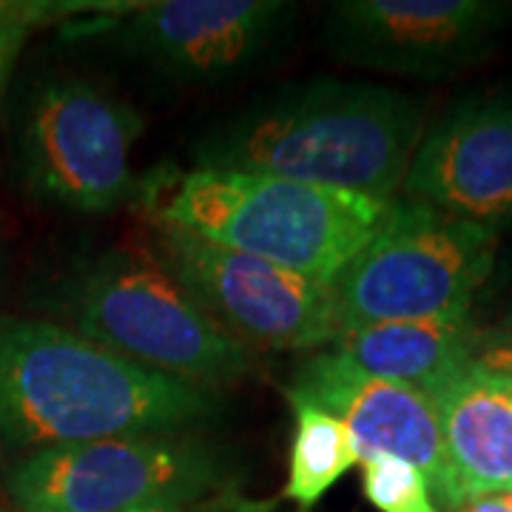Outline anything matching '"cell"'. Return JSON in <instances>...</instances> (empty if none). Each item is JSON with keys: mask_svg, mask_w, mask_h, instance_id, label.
<instances>
[{"mask_svg": "<svg viewBox=\"0 0 512 512\" xmlns=\"http://www.w3.org/2000/svg\"><path fill=\"white\" fill-rule=\"evenodd\" d=\"M424 103L393 86L302 77L254 94L191 143L194 168L271 174L390 202L424 137Z\"/></svg>", "mask_w": 512, "mask_h": 512, "instance_id": "1", "label": "cell"}, {"mask_svg": "<svg viewBox=\"0 0 512 512\" xmlns=\"http://www.w3.org/2000/svg\"><path fill=\"white\" fill-rule=\"evenodd\" d=\"M214 387L137 365L49 319L0 316V453L191 433L220 416Z\"/></svg>", "mask_w": 512, "mask_h": 512, "instance_id": "2", "label": "cell"}, {"mask_svg": "<svg viewBox=\"0 0 512 512\" xmlns=\"http://www.w3.org/2000/svg\"><path fill=\"white\" fill-rule=\"evenodd\" d=\"M151 222L171 225L333 285L382 228L390 202L271 174H154L143 185Z\"/></svg>", "mask_w": 512, "mask_h": 512, "instance_id": "3", "label": "cell"}, {"mask_svg": "<svg viewBox=\"0 0 512 512\" xmlns=\"http://www.w3.org/2000/svg\"><path fill=\"white\" fill-rule=\"evenodd\" d=\"M74 333L137 365L220 390L254 370L251 348L202 311L151 245L106 248L69 285Z\"/></svg>", "mask_w": 512, "mask_h": 512, "instance_id": "4", "label": "cell"}, {"mask_svg": "<svg viewBox=\"0 0 512 512\" xmlns=\"http://www.w3.org/2000/svg\"><path fill=\"white\" fill-rule=\"evenodd\" d=\"M498 256V234L410 200H393L376 237L330 285L339 330L470 316Z\"/></svg>", "mask_w": 512, "mask_h": 512, "instance_id": "5", "label": "cell"}, {"mask_svg": "<svg viewBox=\"0 0 512 512\" xmlns=\"http://www.w3.org/2000/svg\"><path fill=\"white\" fill-rule=\"evenodd\" d=\"M228 487V461L194 433L37 450L12 458L3 476V495L18 512H185Z\"/></svg>", "mask_w": 512, "mask_h": 512, "instance_id": "6", "label": "cell"}, {"mask_svg": "<svg viewBox=\"0 0 512 512\" xmlns=\"http://www.w3.org/2000/svg\"><path fill=\"white\" fill-rule=\"evenodd\" d=\"M143 117L86 77H49L20 111L15 163L35 200L74 214H109L143 200L131 151Z\"/></svg>", "mask_w": 512, "mask_h": 512, "instance_id": "7", "label": "cell"}, {"mask_svg": "<svg viewBox=\"0 0 512 512\" xmlns=\"http://www.w3.org/2000/svg\"><path fill=\"white\" fill-rule=\"evenodd\" d=\"M106 26L117 52L165 89H217L265 69L285 52L296 3L160 0L131 3Z\"/></svg>", "mask_w": 512, "mask_h": 512, "instance_id": "8", "label": "cell"}, {"mask_svg": "<svg viewBox=\"0 0 512 512\" xmlns=\"http://www.w3.org/2000/svg\"><path fill=\"white\" fill-rule=\"evenodd\" d=\"M148 245L202 311L245 348L316 350L339 336L333 293L322 282L157 222Z\"/></svg>", "mask_w": 512, "mask_h": 512, "instance_id": "9", "label": "cell"}, {"mask_svg": "<svg viewBox=\"0 0 512 512\" xmlns=\"http://www.w3.org/2000/svg\"><path fill=\"white\" fill-rule=\"evenodd\" d=\"M512 32V0H336L322 15L333 60L441 80L484 63Z\"/></svg>", "mask_w": 512, "mask_h": 512, "instance_id": "10", "label": "cell"}, {"mask_svg": "<svg viewBox=\"0 0 512 512\" xmlns=\"http://www.w3.org/2000/svg\"><path fill=\"white\" fill-rule=\"evenodd\" d=\"M288 399L322 407L342 421L356 444L359 464L373 456L410 461L427 476L441 512H456L464 504L436 407L416 387L370 376L333 350L308 356L299 365Z\"/></svg>", "mask_w": 512, "mask_h": 512, "instance_id": "11", "label": "cell"}, {"mask_svg": "<svg viewBox=\"0 0 512 512\" xmlns=\"http://www.w3.org/2000/svg\"><path fill=\"white\" fill-rule=\"evenodd\" d=\"M402 200L490 231L512 228V86L456 100L427 126L404 177Z\"/></svg>", "mask_w": 512, "mask_h": 512, "instance_id": "12", "label": "cell"}, {"mask_svg": "<svg viewBox=\"0 0 512 512\" xmlns=\"http://www.w3.org/2000/svg\"><path fill=\"white\" fill-rule=\"evenodd\" d=\"M430 402L464 504L512 493V384L476 362Z\"/></svg>", "mask_w": 512, "mask_h": 512, "instance_id": "13", "label": "cell"}, {"mask_svg": "<svg viewBox=\"0 0 512 512\" xmlns=\"http://www.w3.org/2000/svg\"><path fill=\"white\" fill-rule=\"evenodd\" d=\"M484 333L470 316L379 322L339 330L336 350L370 376L436 396L478 362Z\"/></svg>", "mask_w": 512, "mask_h": 512, "instance_id": "14", "label": "cell"}, {"mask_svg": "<svg viewBox=\"0 0 512 512\" xmlns=\"http://www.w3.org/2000/svg\"><path fill=\"white\" fill-rule=\"evenodd\" d=\"M291 407L293 441L285 498L308 512L359 464V453L348 427L328 410L305 402H291Z\"/></svg>", "mask_w": 512, "mask_h": 512, "instance_id": "15", "label": "cell"}, {"mask_svg": "<svg viewBox=\"0 0 512 512\" xmlns=\"http://www.w3.org/2000/svg\"><path fill=\"white\" fill-rule=\"evenodd\" d=\"M362 493L379 512H441L427 476L396 456L362 461Z\"/></svg>", "mask_w": 512, "mask_h": 512, "instance_id": "16", "label": "cell"}, {"mask_svg": "<svg viewBox=\"0 0 512 512\" xmlns=\"http://www.w3.org/2000/svg\"><path fill=\"white\" fill-rule=\"evenodd\" d=\"M109 3H55V0H0V103L12 83L20 52L37 29L60 18H74Z\"/></svg>", "mask_w": 512, "mask_h": 512, "instance_id": "17", "label": "cell"}, {"mask_svg": "<svg viewBox=\"0 0 512 512\" xmlns=\"http://www.w3.org/2000/svg\"><path fill=\"white\" fill-rule=\"evenodd\" d=\"M478 365L493 370L512 384V330L484 333L481 350H478Z\"/></svg>", "mask_w": 512, "mask_h": 512, "instance_id": "18", "label": "cell"}, {"mask_svg": "<svg viewBox=\"0 0 512 512\" xmlns=\"http://www.w3.org/2000/svg\"><path fill=\"white\" fill-rule=\"evenodd\" d=\"M456 512H510V507L501 501V495H487V498H473L461 504Z\"/></svg>", "mask_w": 512, "mask_h": 512, "instance_id": "19", "label": "cell"}, {"mask_svg": "<svg viewBox=\"0 0 512 512\" xmlns=\"http://www.w3.org/2000/svg\"><path fill=\"white\" fill-rule=\"evenodd\" d=\"M6 464H9V461H6V456L0 453V490H3V476H6Z\"/></svg>", "mask_w": 512, "mask_h": 512, "instance_id": "20", "label": "cell"}, {"mask_svg": "<svg viewBox=\"0 0 512 512\" xmlns=\"http://www.w3.org/2000/svg\"><path fill=\"white\" fill-rule=\"evenodd\" d=\"M501 501H504V504H507V507H510V512H512V493L501 495Z\"/></svg>", "mask_w": 512, "mask_h": 512, "instance_id": "21", "label": "cell"}, {"mask_svg": "<svg viewBox=\"0 0 512 512\" xmlns=\"http://www.w3.org/2000/svg\"><path fill=\"white\" fill-rule=\"evenodd\" d=\"M134 512H177V510H134Z\"/></svg>", "mask_w": 512, "mask_h": 512, "instance_id": "22", "label": "cell"}, {"mask_svg": "<svg viewBox=\"0 0 512 512\" xmlns=\"http://www.w3.org/2000/svg\"><path fill=\"white\" fill-rule=\"evenodd\" d=\"M0 512H3V504H0Z\"/></svg>", "mask_w": 512, "mask_h": 512, "instance_id": "23", "label": "cell"}]
</instances>
